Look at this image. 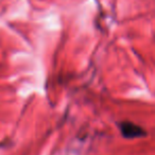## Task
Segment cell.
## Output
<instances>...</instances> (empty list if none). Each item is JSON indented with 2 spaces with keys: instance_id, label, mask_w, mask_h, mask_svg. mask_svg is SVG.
I'll return each instance as SVG.
<instances>
[{
  "instance_id": "obj_1",
  "label": "cell",
  "mask_w": 155,
  "mask_h": 155,
  "mask_svg": "<svg viewBox=\"0 0 155 155\" xmlns=\"http://www.w3.org/2000/svg\"><path fill=\"white\" fill-rule=\"evenodd\" d=\"M119 129H120L123 137L125 138H137L146 135V132L142 127H140L135 123L129 122V121L119 123Z\"/></svg>"
}]
</instances>
